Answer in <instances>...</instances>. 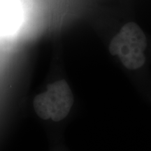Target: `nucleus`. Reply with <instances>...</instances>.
I'll return each instance as SVG.
<instances>
[{
  "label": "nucleus",
  "mask_w": 151,
  "mask_h": 151,
  "mask_svg": "<svg viewBox=\"0 0 151 151\" xmlns=\"http://www.w3.org/2000/svg\"><path fill=\"white\" fill-rule=\"evenodd\" d=\"M146 48L147 39L143 30L137 23L129 22L113 38L109 50L126 70L139 72L146 65Z\"/></svg>",
  "instance_id": "1"
},
{
  "label": "nucleus",
  "mask_w": 151,
  "mask_h": 151,
  "mask_svg": "<svg viewBox=\"0 0 151 151\" xmlns=\"http://www.w3.org/2000/svg\"><path fill=\"white\" fill-rule=\"evenodd\" d=\"M74 104V97L65 79L48 85L46 91L38 94L34 99L35 112L43 120L61 122L66 120Z\"/></svg>",
  "instance_id": "2"
}]
</instances>
